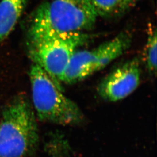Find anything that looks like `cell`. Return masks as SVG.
I'll list each match as a JSON object with an SVG mask.
<instances>
[{"label": "cell", "mask_w": 157, "mask_h": 157, "mask_svg": "<svg viewBox=\"0 0 157 157\" xmlns=\"http://www.w3.org/2000/svg\"><path fill=\"white\" fill-rule=\"evenodd\" d=\"M98 17L91 0H51L34 12L28 37L86 33L94 26Z\"/></svg>", "instance_id": "cell-1"}, {"label": "cell", "mask_w": 157, "mask_h": 157, "mask_svg": "<svg viewBox=\"0 0 157 157\" xmlns=\"http://www.w3.org/2000/svg\"><path fill=\"white\" fill-rule=\"evenodd\" d=\"M36 117L24 95L6 105L0 124V157H28L35 153L39 144Z\"/></svg>", "instance_id": "cell-2"}, {"label": "cell", "mask_w": 157, "mask_h": 157, "mask_svg": "<svg viewBox=\"0 0 157 157\" xmlns=\"http://www.w3.org/2000/svg\"><path fill=\"white\" fill-rule=\"evenodd\" d=\"M32 100L40 121L62 126L81 123L83 115L79 107L62 93L50 76L36 64L29 71Z\"/></svg>", "instance_id": "cell-3"}, {"label": "cell", "mask_w": 157, "mask_h": 157, "mask_svg": "<svg viewBox=\"0 0 157 157\" xmlns=\"http://www.w3.org/2000/svg\"><path fill=\"white\" fill-rule=\"evenodd\" d=\"M87 33L43 34L28 37L29 56L62 89V76L76 51L89 43Z\"/></svg>", "instance_id": "cell-4"}, {"label": "cell", "mask_w": 157, "mask_h": 157, "mask_svg": "<svg viewBox=\"0 0 157 157\" xmlns=\"http://www.w3.org/2000/svg\"><path fill=\"white\" fill-rule=\"evenodd\" d=\"M132 36L124 32L91 50L76 51L68 63L61 83L74 84L102 70L128 50Z\"/></svg>", "instance_id": "cell-5"}, {"label": "cell", "mask_w": 157, "mask_h": 157, "mask_svg": "<svg viewBox=\"0 0 157 157\" xmlns=\"http://www.w3.org/2000/svg\"><path fill=\"white\" fill-rule=\"evenodd\" d=\"M141 69L137 58L115 68L98 86V94L104 100L117 102L132 94L140 83Z\"/></svg>", "instance_id": "cell-6"}, {"label": "cell", "mask_w": 157, "mask_h": 157, "mask_svg": "<svg viewBox=\"0 0 157 157\" xmlns=\"http://www.w3.org/2000/svg\"><path fill=\"white\" fill-rule=\"evenodd\" d=\"M28 0H1L0 1V43L16 26Z\"/></svg>", "instance_id": "cell-7"}, {"label": "cell", "mask_w": 157, "mask_h": 157, "mask_svg": "<svg viewBox=\"0 0 157 157\" xmlns=\"http://www.w3.org/2000/svg\"><path fill=\"white\" fill-rule=\"evenodd\" d=\"M98 17H121L133 8L139 0H91Z\"/></svg>", "instance_id": "cell-8"}, {"label": "cell", "mask_w": 157, "mask_h": 157, "mask_svg": "<svg viewBox=\"0 0 157 157\" xmlns=\"http://www.w3.org/2000/svg\"><path fill=\"white\" fill-rule=\"evenodd\" d=\"M144 52V59L146 67L152 75H155L157 71V30L151 27L148 32Z\"/></svg>", "instance_id": "cell-9"}]
</instances>
